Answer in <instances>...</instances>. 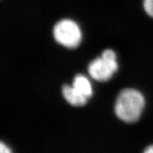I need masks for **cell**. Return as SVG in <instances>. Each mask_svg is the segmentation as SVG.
Listing matches in <instances>:
<instances>
[{
  "mask_svg": "<svg viewBox=\"0 0 153 153\" xmlns=\"http://www.w3.org/2000/svg\"><path fill=\"white\" fill-rule=\"evenodd\" d=\"M62 92L64 98L72 106H81L87 104V97L82 94L73 87L65 85L62 88Z\"/></svg>",
  "mask_w": 153,
  "mask_h": 153,
  "instance_id": "cell-4",
  "label": "cell"
},
{
  "mask_svg": "<svg viewBox=\"0 0 153 153\" xmlns=\"http://www.w3.org/2000/svg\"><path fill=\"white\" fill-rule=\"evenodd\" d=\"M116 55L112 50H105L101 57H97L88 66V72L94 79L100 82L108 81L117 71Z\"/></svg>",
  "mask_w": 153,
  "mask_h": 153,
  "instance_id": "cell-2",
  "label": "cell"
},
{
  "mask_svg": "<svg viewBox=\"0 0 153 153\" xmlns=\"http://www.w3.org/2000/svg\"><path fill=\"white\" fill-rule=\"evenodd\" d=\"M0 153H12V151L9 146L1 141L0 143Z\"/></svg>",
  "mask_w": 153,
  "mask_h": 153,
  "instance_id": "cell-7",
  "label": "cell"
},
{
  "mask_svg": "<svg viewBox=\"0 0 153 153\" xmlns=\"http://www.w3.org/2000/svg\"><path fill=\"white\" fill-rule=\"evenodd\" d=\"M53 36L57 43L68 48L79 45L82 39L81 30L76 22L71 19H62L55 25Z\"/></svg>",
  "mask_w": 153,
  "mask_h": 153,
  "instance_id": "cell-3",
  "label": "cell"
},
{
  "mask_svg": "<svg viewBox=\"0 0 153 153\" xmlns=\"http://www.w3.org/2000/svg\"><path fill=\"white\" fill-rule=\"evenodd\" d=\"M145 100L139 91L125 89L118 94L115 104L117 117L126 123H134L140 117L145 107Z\"/></svg>",
  "mask_w": 153,
  "mask_h": 153,
  "instance_id": "cell-1",
  "label": "cell"
},
{
  "mask_svg": "<svg viewBox=\"0 0 153 153\" xmlns=\"http://www.w3.org/2000/svg\"><path fill=\"white\" fill-rule=\"evenodd\" d=\"M143 4L146 14L153 18V0H143Z\"/></svg>",
  "mask_w": 153,
  "mask_h": 153,
  "instance_id": "cell-6",
  "label": "cell"
},
{
  "mask_svg": "<svg viewBox=\"0 0 153 153\" xmlns=\"http://www.w3.org/2000/svg\"><path fill=\"white\" fill-rule=\"evenodd\" d=\"M143 153H153V145L147 147Z\"/></svg>",
  "mask_w": 153,
  "mask_h": 153,
  "instance_id": "cell-8",
  "label": "cell"
},
{
  "mask_svg": "<svg viewBox=\"0 0 153 153\" xmlns=\"http://www.w3.org/2000/svg\"><path fill=\"white\" fill-rule=\"evenodd\" d=\"M72 87L87 98H89L92 95L91 83L87 78L82 74H77L74 76Z\"/></svg>",
  "mask_w": 153,
  "mask_h": 153,
  "instance_id": "cell-5",
  "label": "cell"
}]
</instances>
